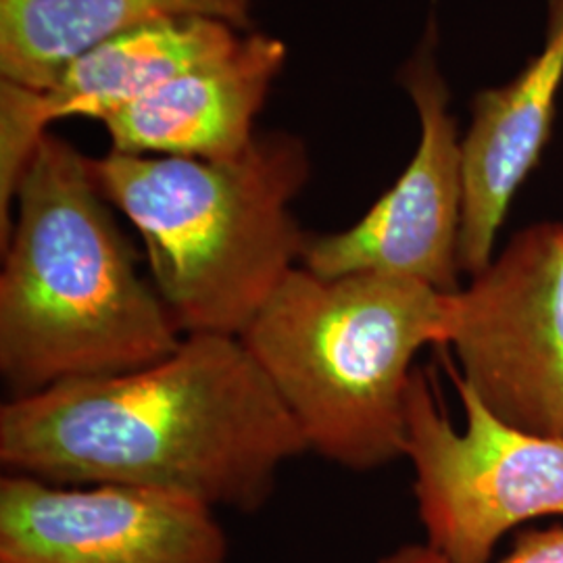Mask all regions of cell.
I'll return each instance as SVG.
<instances>
[{"instance_id":"cell-1","label":"cell","mask_w":563,"mask_h":563,"mask_svg":"<svg viewBox=\"0 0 563 563\" xmlns=\"http://www.w3.org/2000/svg\"><path fill=\"white\" fill-rule=\"evenodd\" d=\"M301 428L241 339L186 334L162 362L0 407V463L65 486L123 484L255 514Z\"/></svg>"},{"instance_id":"cell-2","label":"cell","mask_w":563,"mask_h":563,"mask_svg":"<svg viewBox=\"0 0 563 563\" xmlns=\"http://www.w3.org/2000/svg\"><path fill=\"white\" fill-rule=\"evenodd\" d=\"M90 159L44 134L2 246L0 376L11 399L162 362L181 334L139 272Z\"/></svg>"},{"instance_id":"cell-3","label":"cell","mask_w":563,"mask_h":563,"mask_svg":"<svg viewBox=\"0 0 563 563\" xmlns=\"http://www.w3.org/2000/svg\"><path fill=\"white\" fill-rule=\"evenodd\" d=\"M102 197L139 230L151 282L181 334L241 339L309 234L292 201L311 176L305 142L257 134L234 159L109 153L90 162Z\"/></svg>"},{"instance_id":"cell-4","label":"cell","mask_w":563,"mask_h":563,"mask_svg":"<svg viewBox=\"0 0 563 563\" xmlns=\"http://www.w3.org/2000/svg\"><path fill=\"white\" fill-rule=\"evenodd\" d=\"M449 295L422 282L295 267L241 341L307 449L351 472L405 457L416 357L446 342Z\"/></svg>"},{"instance_id":"cell-5","label":"cell","mask_w":563,"mask_h":563,"mask_svg":"<svg viewBox=\"0 0 563 563\" xmlns=\"http://www.w3.org/2000/svg\"><path fill=\"white\" fill-rule=\"evenodd\" d=\"M465 411L457 430L430 372L416 367L407 395L405 457L426 544L449 563H490L518 526L563 518V441L493 416L451 374Z\"/></svg>"},{"instance_id":"cell-6","label":"cell","mask_w":563,"mask_h":563,"mask_svg":"<svg viewBox=\"0 0 563 563\" xmlns=\"http://www.w3.org/2000/svg\"><path fill=\"white\" fill-rule=\"evenodd\" d=\"M444 346L493 416L563 441V222L523 228L449 295Z\"/></svg>"},{"instance_id":"cell-7","label":"cell","mask_w":563,"mask_h":563,"mask_svg":"<svg viewBox=\"0 0 563 563\" xmlns=\"http://www.w3.org/2000/svg\"><path fill=\"white\" fill-rule=\"evenodd\" d=\"M432 48L434 23L401 74L422 125L413 159L355 225L334 234H309L301 267L311 274L395 276L444 295L462 288V141Z\"/></svg>"},{"instance_id":"cell-8","label":"cell","mask_w":563,"mask_h":563,"mask_svg":"<svg viewBox=\"0 0 563 563\" xmlns=\"http://www.w3.org/2000/svg\"><path fill=\"white\" fill-rule=\"evenodd\" d=\"M216 509L123 484L0 478V563H228Z\"/></svg>"},{"instance_id":"cell-9","label":"cell","mask_w":563,"mask_h":563,"mask_svg":"<svg viewBox=\"0 0 563 563\" xmlns=\"http://www.w3.org/2000/svg\"><path fill=\"white\" fill-rule=\"evenodd\" d=\"M241 30L205 18L144 25L71 60L59 80L30 92L0 84V249L13 228V205L23 169L53 121L109 115L141 101L165 81L211 60L241 42Z\"/></svg>"},{"instance_id":"cell-10","label":"cell","mask_w":563,"mask_h":563,"mask_svg":"<svg viewBox=\"0 0 563 563\" xmlns=\"http://www.w3.org/2000/svg\"><path fill=\"white\" fill-rule=\"evenodd\" d=\"M562 84L563 0H551L543 51L518 78L472 102V123L462 139L463 276L474 278L493 262L507 211L551 136Z\"/></svg>"},{"instance_id":"cell-11","label":"cell","mask_w":563,"mask_h":563,"mask_svg":"<svg viewBox=\"0 0 563 563\" xmlns=\"http://www.w3.org/2000/svg\"><path fill=\"white\" fill-rule=\"evenodd\" d=\"M284 60L278 38L242 36L222 59L165 81L102 121L111 151L202 162L239 157L257 136L253 123Z\"/></svg>"},{"instance_id":"cell-12","label":"cell","mask_w":563,"mask_h":563,"mask_svg":"<svg viewBox=\"0 0 563 563\" xmlns=\"http://www.w3.org/2000/svg\"><path fill=\"white\" fill-rule=\"evenodd\" d=\"M255 0H0L2 81L41 92L71 60L144 25L205 18L251 25Z\"/></svg>"},{"instance_id":"cell-13","label":"cell","mask_w":563,"mask_h":563,"mask_svg":"<svg viewBox=\"0 0 563 563\" xmlns=\"http://www.w3.org/2000/svg\"><path fill=\"white\" fill-rule=\"evenodd\" d=\"M378 563H449L426 543L402 544L383 555ZM490 563H563V526L528 530L518 537L514 549Z\"/></svg>"}]
</instances>
